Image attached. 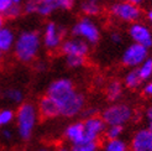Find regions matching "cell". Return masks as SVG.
I'll return each mask as SVG.
<instances>
[{"label": "cell", "mask_w": 152, "mask_h": 151, "mask_svg": "<svg viewBox=\"0 0 152 151\" xmlns=\"http://www.w3.org/2000/svg\"><path fill=\"white\" fill-rule=\"evenodd\" d=\"M50 95L58 105L59 115L63 118H74L79 115L86 107V97L75 89L69 78H57L47 87Z\"/></svg>", "instance_id": "6da1fadb"}, {"label": "cell", "mask_w": 152, "mask_h": 151, "mask_svg": "<svg viewBox=\"0 0 152 151\" xmlns=\"http://www.w3.org/2000/svg\"><path fill=\"white\" fill-rule=\"evenodd\" d=\"M41 46V35L35 30H26L16 36L12 50L18 61L22 63H30L39 56Z\"/></svg>", "instance_id": "7a4b0ae2"}, {"label": "cell", "mask_w": 152, "mask_h": 151, "mask_svg": "<svg viewBox=\"0 0 152 151\" xmlns=\"http://www.w3.org/2000/svg\"><path fill=\"white\" fill-rule=\"evenodd\" d=\"M39 120V109L32 103H21L15 113L18 135L22 140H30Z\"/></svg>", "instance_id": "3957f363"}, {"label": "cell", "mask_w": 152, "mask_h": 151, "mask_svg": "<svg viewBox=\"0 0 152 151\" xmlns=\"http://www.w3.org/2000/svg\"><path fill=\"white\" fill-rule=\"evenodd\" d=\"M135 111L131 105L126 103H118L114 102L109 107H106L103 113L102 118L106 125H123L125 126L130 123L134 118Z\"/></svg>", "instance_id": "277c9868"}, {"label": "cell", "mask_w": 152, "mask_h": 151, "mask_svg": "<svg viewBox=\"0 0 152 151\" xmlns=\"http://www.w3.org/2000/svg\"><path fill=\"white\" fill-rule=\"evenodd\" d=\"M109 14L111 18L120 22L132 24L136 21H141L143 18V10L139 4L129 1H115L109 6Z\"/></svg>", "instance_id": "5b68a950"}, {"label": "cell", "mask_w": 152, "mask_h": 151, "mask_svg": "<svg viewBox=\"0 0 152 151\" xmlns=\"http://www.w3.org/2000/svg\"><path fill=\"white\" fill-rule=\"evenodd\" d=\"M72 35L75 37L84 40L89 45H96L100 41L102 31L98 24L93 20V18L84 16L79 19L72 27Z\"/></svg>", "instance_id": "8992f818"}, {"label": "cell", "mask_w": 152, "mask_h": 151, "mask_svg": "<svg viewBox=\"0 0 152 151\" xmlns=\"http://www.w3.org/2000/svg\"><path fill=\"white\" fill-rule=\"evenodd\" d=\"M66 30L62 25L55 21H48L43 27L42 32V46L50 52H55L61 48V45L64 41Z\"/></svg>", "instance_id": "52a82bcc"}, {"label": "cell", "mask_w": 152, "mask_h": 151, "mask_svg": "<svg viewBox=\"0 0 152 151\" xmlns=\"http://www.w3.org/2000/svg\"><path fill=\"white\" fill-rule=\"evenodd\" d=\"M148 58V48L132 42L124 50L121 55V63L127 68H137V67Z\"/></svg>", "instance_id": "ba28073f"}, {"label": "cell", "mask_w": 152, "mask_h": 151, "mask_svg": "<svg viewBox=\"0 0 152 151\" xmlns=\"http://www.w3.org/2000/svg\"><path fill=\"white\" fill-rule=\"evenodd\" d=\"M127 34L132 42L145 46L148 50L152 47V29L145 22L136 21L130 24L127 29Z\"/></svg>", "instance_id": "9c48e42d"}, {"label": "cell", "mask_w": 152, "mask_h": 151, "mask_svg": "<svg viewBox=\"0 0 152 151\" xmlns=\"http://www.w3.org/2000/svg\"><path fill=\"white\" fill-rule=\"evenodd\" d=\"M58 9L56 0H26L22 10L25 14L47 18Z\"/></svg>", "instance_id": "30bf717a"}, {"label": "cell", "mask_w": 152, "mask_h": 151, "mask_svg": "<svg viewBox=\"0 0 152 151\" xmlns=\"http://www.w3.org/2000/svg\"><path fill=\"white\" fill-rule=\"evenodd\" d=\"M86 133V142H98L104 135L106 124L99 115L87 117L83 122Z\"/></svg>", "instance_id": "8fae6325"}, {"label": "cell", "mask_w": 152, "mask_h": 151, "mask_svg": "<svg viewBox=\"0 0 152 151\" xmlns=\"http://www.w3.org/2000/svg\"><path fill=\"white\" fill-rule=\"evenodd\" d=\"M90 45L79 37H71V39H64L63 43L61 45V52L64 57H86L89 54Z\"/></svg>", "instance_id": "7c38bea8"}, {"label": "cell", "mask_w": 152, "mask_h": 151, "mask_svg": "<svg viewBox=\"0 0 152 151\" xmlns=\"http://www.w3.org/2000/svg\"><path fill=\"white\" fill-rule=\"evenodd\" d=\"M130 151H152V129L150 128H141L136 130L131 138Z\"/></svg>", "instance_id": "4fadbf2b"}, {"label": "cell", "mask_w": 152, "mask_h": 151, "mask_svg": "<svg viewBox=\"0 0 152 151\" xmlns=\"http://www.w3.org/2000/svg\"><path fill=\"white\" fill-rule=\"evenodd\" d=\"M64 138L69 141L72 146H78L86 142V133L83 122H73L68 124L64 129Z\"/></svg>", "instance_id": "5bb4252c"}, {"label": "cell", "mask_w": 152, "mask_h": 151, "mask_svg": "<svg viewBox=\"0 0 152 151\" xmlns=\"http://www.w3.org/2000/svg\"><path fill=\"white\" fill-rule=\"evenodd\" d=\"M37 109H39L40 115L46 119H52V118H56L59 115V109H58L57 103L47 94L43 95L40 99Z\"/></svg>", "instance_id": "9a60e30c"}, {"label": "cell", "mask_w": 152, "mask_h": 151, "mask_svg": "<svg viewBox=\"0 0 152 151\" xmlns=\"http://www.w3.org/2000/svg\"><path fill=\"white\" fill-rule=\"evenodd\" d=\"M16 40V35L12 31V29L3 26L0 27V52L6 54L14 48V43Z\"/></svg>", "instance_id": "2e32d148"}, {"label": "cell", "mask_w": 152, "mask_h": 151, "mask_svg": "<svg viewBox=\"0 0 152 151\" xmlns=\"http://www.w3.org/2000/svg\"><path fill=\"white\" fill-rule=\"evenodd\" d=\"M79 9L86 16H98L103 10V0H82Z\"/></svg>", "instance_id": "e0dca14e"}, {"label": "cell", "mask_w": 152, "mask_h": 151, "mask_svg": "<svg viewBox=\"0 0 152 151\" xmlns=\"http://www.w3.org/2000/svg\"><path fill=\"white\" fill-rule=\"evenodd\" d=\"M124 93V84L123 82H120L118 79H113L110 81L105 87V95L106 99L109 102H116L119 100Z\"/></svg>", "instance_id": "ac0fdd59"}, {"label": "cell", "mask_w": 152, "mask_h": 151, "mask_svg": "<svg viewBox=\"0 0 152 151\" xmlns=\"http://www.w3.org/2000/svg\"><path fill=\"white\" fill-rule=\"evenodd\" d=\"M142 78L137 71V68H130L125 76H124V82L123 84L129 89H137L142 84Z\"/></svg>", "instance_id": "d6986e66"}, {"label": "cell", "mask_w": 152, "mask_h": 151, "mask_svg": "<svg viewBox=\"0 0 152 151\" xmlns=\"http://www.w3.org/2000/svg\"><path fill=\"white\" fill-rule=\"evenodd\" d=\"M102 151H130L125 140L119 139H106L102 146Z\"/></svg>", "instance_id": "ffe728a7"}, {"label": "cell", "mask_w": 152, "mask_h": 151, "mask_svg": "<svg viewBox=\"0 0 152 151\" xmlns=\"http://www.w3.org/2000/svg\"><path fill=\"white\" fill-rule=\"evenodd\" d=\"M4 97L6 100L14 104H21L24 100V93L19 88H7L4 92Z\"/></svg>", "instance_id": "44dd1931"}, {"label": "cell", "mask_w": 152, "mask_h": 151, "mask_svg": "<svg viewBox=\"0 0 152 151\" xmlns=\"http://www.w3.org/2000/svg\"><path fill=\"white\" fill-rule=\"evenodd\" d=\"M137 71L141 76L142 81H148L152 77V58H147L145 59L139 67H137Z\"/></svg>", "instance_id": "7402d4cb"}, {"label": "cell", "mask_w": 152, "mask_h": 151, "mask_svg": "<svg viewBox=\"0 0 152 151\" xmlns=\"http://www.w3.org/2000/svg\"><path fill=\"white\" fill-rule=\"evenodd\" d=\"M15 120V113L14 110L5 108V109H0V129L5 128L7 125H10Z\"/></svg>", "instance_id": "603a6c76"}, {"label": "cell", "mask_w": 152, "mask_h": 151, "mask_svg": "<svg viewBox=\"0 0 152 151\" xmlns=\"http://www.w3.org/2000/svg\"><path fill=\"white\" fill-rule=\"evenodd\" d=\"M124 134V126L123 125H106L105 129V138L106 139H119Z\"/></svg>", "instance_id": "cb8c5ba5"}, {"label": "cell", "mask_w": 152, "mask_h": 151, "mask_svg": "<svg viewBox=\"0 0 152 151\" xmlns=\"http://www.w3.org/2000/svg\"><path fill=\"white\" fill-rule=\"evenodd\" d=\"M24 12V10H22V6L19 5V4H12L10 7H9V10H7L5 14H4V16L7 18V19H16L19 18L20 15Z\"/></svg>", "instance_id": "d4e9b609"}, {"label": "cell", "mask_w": 152, "mask_h": 151, "mask_svg": "<svg viewBox=\"0 0 152 151\" xmlns=\"http://www.w3.org/2000/svg\"><path fill=\"white\" fill-rule=\"evenodd\" d=\"M66 63L71 68H79V67L84 66L86 63V57H66Z\"/></svg>", "instance_id": "484cf974"}, {"label": "cell", "mask_w": 152, "mask_h": 151, "mask_svg": "<svg viewBox=\"0 0 152 151\" xmlns=\"http://www.w3.org/2000/svg\"><path fill=\"white\" fill-rule=\"evenodd\" d=\"M72 151H98V142H84L78 146H72Z\"/></svg>", "instance_id": "4316f807"}, {"label": "cell", "mask_w": 152, "mask_h": 151, "mask_svg": "<svg viewBox=\"0 0 152 151\" xmlns=\"http://www.w3.org/2000/svg\"><path fill=\"white\" fill-rule=\"evenodd\" d=\"M57 5H58V9H62V10H71L74 7L77 0H56Z\"/></svg>", "instance_id": "83f0119b"}, {"label": "cell", "mask_w": 152, "mask_h": 151, "mask_svg": "<svg viewBox=\"0 0 152 151\" xmlns=\"http://www.w3.org/2000/svg\"><path fill=\"white\" fill-rule=\"evenodd\" d=\"M143 117H145V122H146L147 128L152 129V105H150V107L146 108Z\"/></svg>", "instance_id": "f1b7e54d"}, {"label": "cell", "mask_w": 152, "mask_h": 151, "mask_svg": "<svg viewBox=\"0 0 152 151\" xmlns=\"http://www.w3.org/2000/svg\"><path fill=\"white\" fill-rule=\"evenodd\" d=\"M14 3L11 1V0H0V15H3L9 10V7L12 5Z\"/></svg>", "instance_id": "f546056e"}, {"label": "cell", "mask_w": 152, "mask_h": 151, "mask_svg": "<svg viewBox=\"0 0 152 151\" xmlns=\"http://www.w3.org/2000/svg\"><path fill=\"white\" fill-rule=\"evenodd\" d=\"M110 41L115 45H120L123 42V35H121L119 31H113L110 34Z\"/></svg>", "instance_id": "4dcf8cb0"}, {"label": "cell", "mask_w": 152, "mask_h": 151, "mask_svg": "<svg viewBox=\"0 0 152 151\" xmlns=\"http://www.w3.org/2000/svg\"><path fill=\"white\" fill-rule=\"evenodd\" d=\"M0 135H1V139L3 140H6V141H10L14 136V134L10 129H7V128H1V131H0Z\"/></svg>", "instance_id": "1f68e13d"}, {"label": "cell", "mask_w": 152, "mask_h": 151, "mask_svg": "<svg viewBox=\"0 0 152 151\" xmlns=\"http://www.w3.org/2000/svg\"><path fill=\"white\" fill-rule=\"evenodd\" d=\"M142 93L145 94L147 98H152V81H148L145 86H143Z\"/></svg>", "instance_id": "d6a6232c"}, {"label": "cell", "mask_w": 152, "mask_h": 151, "mask_svg": "<svg viewBox=\"0 0 152 151\" xmlns=\"http://www.w3.org/2000/svg\"><path fill=\"white\" fill-rule=\"evenodd\" d=\"M82 113H84V117H93V115H98L96 113H98V109L96 108H89L87 110H83Z\"/></svg>", "instance_id": "836d02e7"}, {"label": "cell", "mask_w": 152, "mask_h": 151, "mask_svg": "<svg viewBox=\"0 0 152 151\" xmlns=\"http://www.w3.org/2000/svg\"><path fill=\"white\" fill-rule=\"evenodd\" d=\"M146 20L148 22V26L152 29V7H151V9H148L147 12H146Z\"/></svg>", "instance_id": "e575fe53"}, {"label": "cell", "mask_w": 152, "mask_h": 151, "mask_svg": "<svg viewBox=\"0 0 152 151\" xmlns=\"http://www.w3.org/2000/svg\"><path fill=\"white\" fill-rule=\"evenodd\" d=\"M56 151H72V149H69L68 146L62 145V146H58V147L56 149Z\"/></svg>", "instance_id": "d590c367"}, {"label": "cell", "mask_w": 152, "mask_h": 151, "mask_svg": "<svg viewBox=\"0 0 152 151\" xmlns=\"http://www.w3.org/2000/svg\"><path fill=\"white\" fill-rule=\"evenodd\" d=\"M116 1H129V3H134V4H141L143 0H116Z\"/></svg>", "instance_id": "8d00e7d4"}, {"label": "cell", "mask_w": 152, "mask_h": 151, "mask_svg": "<svg viewBox=\"0 0 152 151\" xmlns=\"http://www.w3.org/2000/svg\"><path fill=\"white\" fill-rule=\"evenodd\" d=\"M4 26V19H3V15H0V27Z\"/></svg>", "instance_id": "74e56055"}, {"label": "cell", "mask_w": 152, "mask_h": 151, "mask_svg": "<svg viewBox=\"0 0 152 151\" xmlns=\"http://www.w3.org/2000/svg\"><path fill=\"white\" fill-rule=\"evenodd\" d=\"M11 1H12L14 4H19V5H21V3L24 1V0H11Z\"/></svg>", "instance_id": "f35d334b"}, {"label": "cell", "mask_w": 152, "mask_h": 151, "mask_svg": "<svg viewBox=\"0 0 152 151\" xmlns=\"http://www.w3.org/2000/svg\"><path fill=\"white\" fill-rule=\"evenodd\" d=\"M39 151H52L51 149H48V147H43V149H40Z\"/></svg>", "instance_id": "ab89813d"}, {"label": "cell", "mask_w": 152, "mask_h": 151, "mask_svg": "<svg viewBox=\"0 0 152 151\" xmlns=\"http://www.w3.org/2000/svg\"><path fill=\"white\" fill-rule=\"evenodd\" d=\"M1 55H3V54H1V52H0V61H1Z\"/></svg>", "instance_id": "60d3db41"}]
</instances>
